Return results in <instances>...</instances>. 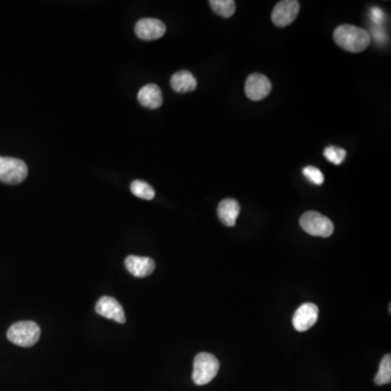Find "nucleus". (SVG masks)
<instances>
[{"label": "nucleus", "instance_id": "0eeeda50", "mask_svg": "<svg viewBox=\"0 0 391 391\" xmlns=\"http://www.w3.org/2000/svg\"><path fill=\"white\" fill-rule=\"evenodd\" d=\"M271 81L263 74L254 73L249 75L245 85V91L250 100L259 101L266 98L271 93Z\"/></svg>", "mask_w": 391, "mask_h": 391}, {"label": "nucleus", "instance_id": "dca6fc26", "mask_svg": "<svg viewBox=\"0 0 391 391\" xmlns=\"http://www.w3.org/2000/svg\"><path fill=\"white\" fill-rule=\"evenodd\" d=\"M391 381V355H385L384 359L381 360V367L378 373L375 377V384L377 386L390 384Z\"/></svg>", "mask_w": 391, "mask_h": 391}, {"label": "nucleus", "instance_id": "423d86ee", "mask_svg": "<svg viewBox=\"0 0 391 391\" xmlns=\"http://www.w3.org/2000/svg\"><path fill=\"white\" fill-rule=\"evenodd\" d=\"M300 11V3L297 0H283L274 8L272 21L278 27H285L291 24Z\"/></svg>", "mask_w": 391, "mask_h": 391}, {"label": "nucleus", "instance_id": "1a4fd4ad", "mask_svg": "<svg viewBox=\"0 0 391 391\" xmlns=\"http://www.w3.org/2000/svg\"><path fill=\"white\" fill-rule=\"evenodd\" d=\"M319 308L314 303H303L297 309L293 315V328L298 332H305L310 330L315 323L318 322Z\"/></svg>", "mask_w": 391, "mask_h": 391}, {"label": "nucleus", "instance_id": "6e6552de", "mask_svg": "<svg viewBox=\"0 0 391 391\" xmlns=\"http://www.w3.org/2000/svg\"><path fill=\"white\" fill-rule=\"evenodd\" d=\"M96 312L101 316L124 324L126 322L125 313L122 305L112 297H101L96 303Z\"/></svg>", "mask_w": 391, "mask_h": 391}, {"label": "nucleus", "instance_id": "f257e3e1", "mask_svg": "<svg viewBox=\"0 0 391 391\" xmlns=\"http://www.w3.org/2000/svg\"><path fill=\"white\" fill-rule=\"evenodd\" d=\"M334 40L339 47L350 52H363L371 43L367 30L350 24L338 26L334 32Z\"/></svg>", "mask_w": 391, "mask_h": 391}, {"label": "nucleus", "instance_id": "9b49d317", "mask_svg": "<svg viewBox=\"0 0 391 391\" xmlns=\"http://www.w3.org/2000/svg\"><path fill=\"white\" fill-rule=\"evenodd\" d=\"M125 268L135 277H147L155 271V263L147 256H128L125 259Z\"/></svg>", "mask_w": 391, "mask_h": 391}, {"label": "nucleus", "instance_id": "7ed1b4c3", "mask_svg": "<svg viewBox=\"0 0 391 391\" xmlns=\"http://www.w3.org/2000/svg\"><path fill=\"white\" fill-rule=\"evenodd\" d=\"M220 369V362L217 358L208 352H201L194 360L192 381L198 386L209 384L217 376Z\"/></svg>", "mask_w": 391, "mask_h": 391}, {"label": "nucleus", "instance_id": "4468645a", "mask_svg": "<svg viewBox=\"0 0 391 391\" xmlns=\"http://www.w3.org/2000/svg\"><path fill=\"white\" fill-rule=\"evenodd\" d=\"M171 86L178 93H190L197 87V79L190 72H176L171 77Z\"/></svg>", "mask_w": 391, "mask_h": 391}, {"label": "nucleus", "instance_id": "a211bd4d", "mask_svg": "<svg viewBox=\"0 0 391 391\" xmlns=\"http://www.w3.org/2000/svg\"><path fill=\"white\" fill-rule=\"evenodd\" d=\"M346 151L342 148L335 147V146H330L324 151V157L328 159L330 162L334 164L339 165L344 162V158H346Z\"/></svg>", "mask_w": 391, "mask_h": 391}, {"label": "nucleus", "instance_id": "6ab92c4d", "mask_svg": "<svg viewBox=\"0 0 391 391\" xmlns=\"http://www.w3.org/2000/svg\"><path fill=\"white\" fill-rule=\"evenodd\" d=\"M303 175L310 182L315 185H322L324 183V175L319 170L318 167H307L303 169Z\"/></svg>", "mask_w": 391, "mask_h": 391}, {"label": "nucleus", "instance_id": "9d476101", "mask_svg": "<svg viewBox=\"0 0 391 391\" xmlns=\"http://www.w3.org/2000/svg\"><path fill=\"white\" fill-rule=\"evenodd\" d=\"M167 32V26L162 21L158 19H143L135 25L137 37L144 40H159Z\"/></svg>", "mask_w": 391, "mask_h": 391}, {"label": "nucleus", "instance_id": "2eb2a0df", "mask_svg": "<svg viewBox=\"0 0 391 391\" xmlns=\"http://www.w3.org/2000/svg\"><path fill=\"white\" fill-rule=\"evenodd\" d=\"M212 10L223 17H231L236 11V3L234 0H211Z\"/></svg>", "mask_w": 391, "mask_h": 391}, {"label": "nucleus", "instance_id": "f3484780", "mask_svg": "<svg viewBox=\"0 0 391 391\" xmlns=\"http://www.w3.org/2000/svg\"><path fill=\"white\" fill-rule=\"evenodd\" d=\"M130 192H133L136 197L145 200L153 199L155 194V190L151 185L144 181H134L130 185Z\"/></svg>", "mask_w": 391, "mask_h": 391}, {"label": "nucleus", "instance_id": "39448f33", "mask_svg": "<svg viewBox=\"0 0 391 391\" xmlns=\"http://www.w3.org/2000/svg\"><path fill=\"white\" fill-rule=\"evenodd\" d=\"M27 165L20 159L0 157V181L6 184H20L26 178Z\"/></svg>", "mask_w": 391, "mask_h": 391}, {"label": "nucleus", "instance_id": "f8f14e48", "mask_svg": "<svg viewBox=\"0 0 391 391\" xmlns=\"http://www.w3.org/2000/svg\"><path fill=\"white\" fill-rule=\"evenodd\" d=\"M240 212V206L235 199L222 200L217 208V215L223 224L233 227L236 224L237 217Z\"/></svg>", "mask_w": 391, "mask_h": 391}, {"label": "nucleus", "instance_id": "aec40b11", "mask_svg": "<svg viewBox=\"0 0 391 391\" xmlns=\"http://www.w3.org/2000/svg\"><path fill=\"white\" fill-rule=\"evenodd\" d=\"M371 20H373V22L379 24V23H381L383 22V21H384L385 19L384 13H383V11H381V9H379V8H376V7L371 8Z\"/></svg>", "mask_w": 391, "mask_h": 391}, {"label": "nucleus", "instance_id": "20e7f679", "mask_svg": "<svg viewBox=\"0 0 391 391\" xmlns=\"http://www.w3.org/2000/svg\"><path fill=\"white\" fill-rule=\"evenodd\" d=\"M300 225L305 233L318 237H330L334 233V224L328 217L315 211H308L300 217Z\"/></svg>", "mask_w": 391, "mask_h": 391}, {"label": "nucleus", "instance_id": "ddd939ff", "mask_svg": "<svg viewBox=\"0 0 391 391\" xmlns=\"http://www.w3.org/2000/svg\"><path fill=\"white\" fill-rule=\"evenodd\" d=\"M141 106L149 109H158L163 102L162 93L155 84H148L139 91L137 96Z\"/></svg>", "mask_w": 391, "mask_h": 391}, {"label": "nucleus", "instance_id": "f03ea898", "mask_svg": "<svg viewBox=\"0 0 391 391\" xmlns=\"http://www.w3.org/2000/svg\"><path fill=\"white\" fill-rule=\"evenodd\" d=\"M40 337V328L32 321H21L11 325L7 332V338L20 347H32Z\"/></svg>", "mask_w": 391, "mask_h": 391}]
</instances>
